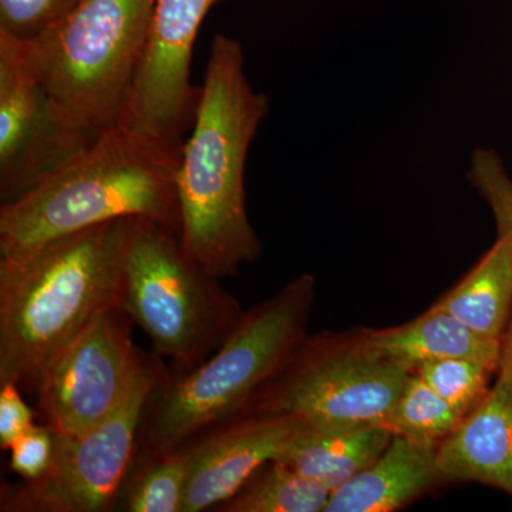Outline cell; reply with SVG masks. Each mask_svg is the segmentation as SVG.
Listing matches in <instances>:
<instances>
[{
	"label": "cell",
	"instance_id": "20",
	"mask_svg": "<svg viewBox=\"0 0 512 512\" xmlns=\"http://www.w3.org/2000/svg\"><path fill=\"white\" fill-rule=\"evenodd\" d=\"M463 419L429 384L412 372L379 424L394 437L440 443L460 426Z\"/></svg>",
	"mask_w": 512,
	"mask_h": 512
},
{
	"label": "cell",
	"instance_id": "11",
	"mask_svg": "<svg viewBox=\"0 0 512 512\" xmlns=\"http://www.w3.org/2000/svg\"><path fill=\"white\" fill-rule=\"evenodd\" d=\"M217 0H154L146 52L117 124L168 143L191 130L200 87L191 84L194 42Z\"/></svg>",
	"mask_w": 512,
	"mask_h": 512
},
{
	"label": "cell",
	"instance_id": "9",
	"mask_svg": "<svg viewBox=\"0 0 512 512\" xmlns=\"http://www.w3.org/2000/svg\"><path fill=\"white\" fill-rule=\"evenodd\" d=\"M133 320L109 306L57 357L36 394L46 426L80 436L119 409L146 362L133 342Z\"/></svg>",
	"mask_w": 512,
	"mask_h": 512
},
{
	"label": "cell",
	"instance_id": "6",
	"mask_svg": "<svg viewBox=\"0 0 512 512\" xmlns=\"http://www.w3.org/2000/svg\"><path fill=\"white\" fill-rule=\"evenodd\" d=\"M154 0H79L39 39L30 62L64 117L99 134L116 126L146 52Z\"/></svg>",
	"mask_w": 512,
	"mask_h": 512
},
{
	"label": "cell",
	"instance_id": "22",
	"mask_svg": "<svg viewBox=\"0 0 512 512\" xmlns=\"http://www.w3.org/2000/svg\"><path fill=\"white\" fill-rule=\"evenodd\" d=\"M467 180L493 212L498 234L512 241V178L501 157L488 148L474 150Z\"/></svg>",
	"mask_w": 512,
	"mask_h": 512
},
{
	"label": "cell",
	"instance_id": "25",
	"mask_svg": "<svg viewBox=\"0 0 512 512\" xmlns=\"http://www.w3.org/2000/svg\"><path fill=\"white\" fill-rule=\"evenodd\" d=\"M16 384L0 386V448L9 451L15 441L33 426L32 409Z\"/></svg>",
	"mask_w": 512,
	"mask_h": 512
},
{
	"label": "cell",
	"instance_id": "3",
	"mask_svg": "<svg viewBox=\"0 0 512 512\" xmlns=\"http://www.w3.org/2000/svg\"><path fill=\"white\" fill-rule=\"evenodd\" d=\"M184 143L116 124L16 200L0 205V255L107 222L156 221L180 235L175 177Z\"/></svg>",
	"mask_w": 512,
	"mask_h": 512
},
{
	"label": "cell",
	"instance_id": "15",
	"mask_svg": "<svg viewBox=\"0 0 512 512\" xmlns=\"http://www.w3.org/2000/svg\"><path fill=\"white\" fill-rule=\"evenodd\" d=\"M392 439L379 423L303 426L276 460L333 493L375 463Z\"/></svg>",
	"mask_w": 512,
	"mask_h": 512
},
{
	"label": "cell",
	"instance_id": "4",
	"mask_svg": "<svg viewBox=\"0 0 512 512\" xmlns=\"http://www.w3.org/2000/svg\"><path fill=\"white\" fill-rule=\"evenodd\" d=\"M315 295V276L299 275L244 312L200 366L181 376L170 372L148 402L136 461L174 450L244 413L305 338Z\"/></svg>",
	"mask_w": 512,
	"mask_h": 512
},
{
	"label": "cell",
	"instance_id": "19",
	"mask_svg": "<svg viewBox=\"0 0 512 512\" xmlns=\"http://www.w3.org/2000/svg\"><path fill=\"white\" fill-rule=\"evenodd\" d=\"M191 464L187 444L160 456L134 461L113 511L183 512Z\"/></svg>",
	"mask_w": 512,
	"mask_h": 512
},
{
	"label": "cell",
	"instance_id": "23",
	"mask_svg": "<svg viewBox=\"0 0 512 512\" xmlns=\"http://www.w3.org/2000/svg\"><path fill=\"white\" fill-rule=\"evenodd\" d=\"M79 0H0V33L23 42L39 39Z\"/></svg>",
	"mask_w": 512,
	"mask_h": 512
},
{
	"label": "cell",
	"instance_id": "13",
	"mask_svg": "<svg viewBox=\"0 0 512 512\" xmlns=\"http://www.w3.org/2000/svg\"><path fill=\"white\" fill-rule=\"evenodd\" d=\"M483 403L437 446L440 483H478L512 494V373L498 367Z\"/></svg>",
	"mask_w": 512,
	"mask_h": 512
},
{
	"label": "cell",
	"instance_id": "17",
	"mask_svg": "<svg viewBox=\"0 0 512 512\" xmlns=\"http://www.w3.org/2000/svg\"><path fill=\"white\" fill-rule=\"evenodd\" d=\"M433 306L485 338L503 340L512 318L511 238L498 234L477 265Z\"/></svg>",
	"mask_w": 512,
	"mask_h": 512
},
{
	"label": "cell",
	"instance_id": "1",
	"mask_svg": "<svg viewBox=\"0 0 512 512\" xmlns=\"http://www.w3.org/2000/svg\"><path fill=\"white\" fill-rule=\"evenodd\" d=\"M200 89L175 177L180 241L198 265L224 279L262 251L248 217L245 168L269 99L249 83L241 43L222 33L212 39Z\"/></svg>",
	"mask_w": 512,
	"mask_h": 512
},
{
	"label": "cell",
	"instance_id": "26",
	"mask_svg": "<svg viewBox=\"0 0 512 512\" xmlns=\"http://www.w3.org/2000/svg\"><path fill=\"white\" fill-rule=\"evenodd\" d=\"M501 362L505 363L512 373V318L503 336V356H501Z\"/></svg>",
	"mask_w": 512,
	"mask_h": 512
},
{
	"label": "cell",
	"instance_id": "2",
	"mask_svg": "<svg viewBox=\"0 0 512 512\" xmlns=\"http://www.w3.org/2000/svg\"><path fill=\"white\" fill-rule=\"evenodd\" d=\"M131 220L0 255V386L36 397L46 373L104 309L120 305Z\"/></svg>",
	"mask_w": 512,
	"mask_h": 512
},
{
	"label": "cell",
	"instance_id": "12",
	"mask_svg": "<svg viewBox=\"0 0 512 512\" xmlns=\"http://www.w3.org/2000/svg\"><path fill=\"white\" fill-rule=\"evenodd\" d=\"M305 424L274 413H242L187 441L191 473L183 512L215 510L259 468L282 456Z\"/></svg>",
	"mask_w": 512,
	"mask_h": 512
},
{
	"label": "cell",
	"instance_id": "10",
	"mask_svg": "<svg viewBox=\"0 0 512 512\" xmlns=\"http://www.w3.org/2000/svg\"><path fill=\"white\" fill-rule=\"evenodd\" d=\"M97 134L74 126L50 97L22 40L0 33V201L55 174Z\"/></svg>",
	"mask_w": 512,
	"mask_h": 512
},
{
	"label": "cell",
	"instance_id": "16",
	"mask_svg": "<svg viewBox=\"0 0 512 512\" xmlns=\"http://www.w3.org/2000/svg\"><path fill=\"white\" fill-rule=\"evenodd\" d=\"M367 339L386 355L413 367L446 359H467L498 372L503 340L485 338L450 313L431 306L419 318L387 329L365 328Z\"/></svg>",
	"mask_w": 512,
	"mask_h": 512
},
{
	"label": "cell",
	"instance_id": "21",
	"mask_svg": "<svg viewBox=\"0 0 512 512\" xmlns=\"http://www.w3.org/2000/svg\"><path fill=\"white\" fill-rule=\"evenodd\" d=\"M413 372L463 417L483 403L490 392V379L494 375L487 366L467 359L420 363Z\"/></svg>",
	"mask_w": 512,
	"mask_h": 512
},
{
	"label": "cell",
	"instance_id": "5",
	"mask_svg": "<svg viewBox=\"0 0 512 512\" xmlns=\"http://www.w3.org/2000/svg\"><path fill=\"white\" fill-rule=\"evenodd\" d=\"M120 306L146 333L157 356L181 376L215 352L244 315L238 299L156 221H130Z\"/></svg>",
	"mask_w": 512,
	"mask_h": 512
},
{
	"label": "cell",
	"instance_id": "24",
	"mask_svg": "<svg viewBox=\"0 0 512 512\" xmlns=\"http://www.w3.org/2000/svg\"><path fill=\"white\" fill-rule=\"evenodd\" d=\"M56 434L49 426L33 424L10 447V468L22 480H35L52 466Z\"/></svg>",
	"mask_w": 512,
	"mask_h": 512
},
{
	"label": "cell",
	"instance_id": "8",
	"mask_svg": "<svg viewBox=\"0 0 512 512\" xmlns=\"http://www.w3.org/2000/svg\"><path fill=\"white\" fill-rule=\"evenodd\" d=\"M168 375L160 356L147 355L119 409L80 436L55 433L52 466L35 480L3 485L0 511H113L136 461L148 402Z\"/></svg>",
	"mask_w": 512,
	"mask_h": 512
},
{
	"label": "cell",
	"instance_id": "7",
	"mask_svg": "<svg viewBox=\"0 0 512 512\" xmlns=\"http://www.w3.org/2000/svg\"><path fill=\"white\" fill-rule=\"evenodd\" d=\"M412 372L377 349L365 328L306 335L244 413L285 414L305 426L380 423Z\"/></svg>",
	"mask_w": 512,
	"mask_h": 512
},
{
	"label": "cell",
	"instance_id": "14",
	"mask_svg": "<svg viewBox=\"0 0 512 512\" xmlns=\"http://www.w3.org/2000/svg\"><path fill=\"white\" fill-rule=\"evenodd\" d=\"M439 443L394 437L375 463L330 494L325 512H392L440 484Z\"/></svg>",
	"mask_w": 512,
	"mask_h": 512
},
{
	"label": "cell",
	"instance_id": "18",
	"mask_svg": "<svg viewBox=\"0 0 512 512\" xmlns=\"http://www.w3.org/2000/svg\"><path fill=\"white\" fill-rule=\"evenodd\" d=\"M332 491L281 460H272L249 478L220 512H325Z\"/></svg>",
	"mask_w": 512,
	"mask_h": 512
}]
</instances>
